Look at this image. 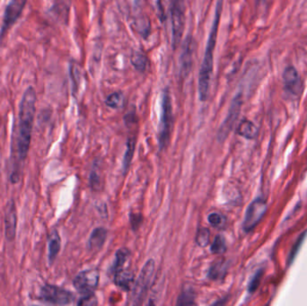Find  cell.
Listing matches in <instances>:
<instances>
[{"mask_svg":"<svg viewBox=\"0 0 307 306\" xmlns=\"http://www.w3.org/2000/svg\"><path fill=\"white\" fill-rule=\"evenodd\" d=\"M35 105L36 93L33 87L30 86L25 90L20 103L19 126L17 136V154L20 160H24L28 154L35 117Z\"/></svg>","mask_w":307,"mask_h":306,"instance_id":"cell-1","label":"cell"},{"mask_svg":"<svg viewBox=\"0 0 307 306\" xmlns=\"http://www.w3.org/2000/svg\"><path fill=\"white\" fill-rule=\"evenodd\" d=\"M222 10L223 0H218L217 7H216L215 18H214L212 26L210 29L203 61H202V65L199 70V75H198V96H199L200 101L202 102H206L209 95L210 80H211L213 65H214V52H215V48H216V43H217V39H218V28H219Z\"/></svg>","mask_w":307,"mask_h":306,"instance_id":"cell-2","label":"cell"},{"mask_svg":"<svg viewBox=\"0 0 307 306\" xmlns=\"http://www.w3.org/2000/svg\"><path fill=\"white\" fill-rule=\"evenodd\" d=\"M155 269H156L155 260L153 259H148L143 266L137 280L133 284L131 295L128 299V305L132 306L141 305L147 291L151 287L155 275Z\"/></svg>","mask_w":307,"mask_h":306,"instance_id":"cell-3","label":"cell"},{"mask_svg":"<svg viewBox=\"0 0 307 306\" xmlns=\"http://www.w3.org/2000/svg\"><path fill=\"white\" fill-rule=\"evenodd\" d=\"M174 124L173 106L169 90L166 89L162 98V113H161L160 126H159V146L160 149L166 148L169 140Z\"/></svg>","mask_w":307,"mask_h":306,"instance_id":"cell-4","label":"cell"},{"mask_svg":"<svg viewBox=\"0 0 307 306\" xmlns=\"http://www.w3.org/2000/svg\"><path fill=\"white\" fill-rule=\"evenodd\" d=\"M171 21H172V34L173 47L179 46L182 42L185 27V0H172L171 1Z\"/></svg>","mask_w":307,"mask_h":306,"instance_id":"cell-5","label":"cell"},{"mask_svg":"<svg viewBox=\"0 0 307 306\" xmlns=\"http://www.w3.org/2000/svg\"><path fill=\"white\" fill-rule=\"evenodd\" d=\"M39 297L43 302L57 306L70 305L75 301V296L70 291L53 285L43 286Z\"/></svg>","mask_w":307,"mask_h":306,"instance_id":"cell-6","label":"cell"},{"mask_svg":"<svg viewBox=\"0 0 307 306\" xmlns=\"http://www.w3.org/2000/svg\"><path fill=\"white\" fill-rule=\"evenodd\" d=\"M100 280L99 271L97 269H87L77 274L73 281L74 288L83 296L95 294Z\"/></svg>","mask_w":307,"mask_h":306,"instance_id":"cell-7","label":"cell"},{"mask_svg":"<svg viewBox=\"0 0 307 306\" xmlns=\"http://www.w3.org/2000/svg\"><path fill=\"white\" fill-rule=\"evenodd\" d=\"M267 211V202L263 198H256L250 203L246 210V216L243 223L244 230L248 233L255 228L260 223L262 217H264Z\"/></svg>","mask_w":307,"mask_h":306,"instance_id":"cell-8","label":"cell"},{"mask_svg":"<svg viewBox=\"0 0 307 306\" xmlns=\"http://www.w3.org/2000/svg\"><path fill=\"white\" fill-rule=\"evenodd\" d=\"M26 2L27 0H11L8 5H6L3 18L1 36H3L19 19L26 5Z\"/></svg>","mask_w":307,"mask_h":306,"instance_id":"cell-9","label":"cell"},{"mask_svg":"<svg viewBox=\"0 0 307 306\" xmlns=\"http://www.w3.org/2000/svg\"><path fill=\"white\" fill-rule=\"evenodd\" d=\"M242 95L241 94H237V96L233 100L231 107L229 110V113L227 114V117L225 122H223L221 127L218 132V139L220 142L224 141L227 138L228 134L231 131L232 127L235 122H237V118L239 116V113L241 111Z\"/></svg>","mask_w":307,"mask_h":306,"instance_id":"cell-10","label":"cell"},{"mask_svg":"<svg viewBox=\"0 0 307 306\" xmlns=\"http://www.w3.org/2000/svg\"><path fill=\"white\" fill-rule=\"evenodd\" d=\"M17 227V210L14 199H10L5 209V235L6 240L13 242L16 235Z\"/></svg>","mask_w":307,"mask_h":306,"instance_id":"cell-11","label":"cell"},{"mask_svg":"<svg viewBox=\"0 0 307 306\" xmlns=\"http://www.w3.org/2000/svg\"><path fill=\"white\" fill-rule=\"evenodd\" d=\"M283 80L285 88L288 90L289 93L295 95H298L301 93V80L298 70L294 66H288L285 69Z\"/></svg>","mask_w":307,"mask_h":306,"instance_id":"cell-12","label":"cell"},{"mask_svg":"<svg viewBox=\"0 0 307 306\" xmlns=\"http://www.w3.org/2000/svg\"><path fill=\"white\" fill-rule=\"evenodd\" d=\"M195 49V43L193 39L188 36L184 43V52L181 56V66H182V74L187 75L190 71V67L193 61V52Z\"/></svg>","mask_w":307,"mask_h":306,"instance_id":"cell-13","label":"cell"},{"mask_svg":"<svg viewBox=\"0 0 307 306\" xmlns=\"http://www.w3.org/2000/svg\"><path fill=\"white\" fill-rule=\"evenodd\" d=\"M114 274V283L119 288L123 290L128 291L132 288L134 284V273L131 270L127 269H123L116 271Z\"/></svg>","mask_w":307,"mask_h":306,"instance_id":"cell-14","label":"cell"},{"mask_svg":"<svg viewBox=\"0 0 307 306\" xmlns=\"http://www.w3.org/2000/svg\"><path fill=\"white\" fill-rule=\"evenodd\" d=\"M108 231L104 227H97L92 232L88 240V249L97 250L102 249L107 239Z\"/></svg>","mask_w":307,"mask_h":306,"instance_id":"cell-15","label":"cell"},{"mask_svg":"<svg viewBox=\"0 0 307 306\" xmlns=\"http://www.w3.org/2000/svg\"><path fill=\"white\" fill-rule=\"evenodd\" d=\"M61 247V240L59 233L56 230H53L49 236V261L53 263L60 253Z\"/></svg>","mask_w":307,"mask_h":306,"instance_id":"cell-16","label":"cell"},{"mask_svg":"<svg viewBox=\"0 0 307 306\" xmlns=\"http://www.w3.org/2000/svg\"><path fill=\"white\" fill-rule=\"evenodd\" d=\"M227 269V261L224 259H217L208 269V278L211 280L221 279L225 277Z\"/></svg>","mask_w":307,"mask_h":306,"instance_id":"cell-17","label":"cell"},{"mask_svg":"<svg viewBox=\"0 0 307 306\" xmlns=\"http://www.w3.org/2000/svg\"><path fill=\"white\" fill-rule=\"evenodd\" d=\"M237 134L247 139H254L258 135V128L250 121L244 120L237 127Z\"/></svg>","mask_w":307,"mask_h":306,"instance_id":"cell-18","label":"cell"},{"mask_svg":"<svg viewBox=\"0 0 307 306\" xmlns=\"http://www.w3.org/2000/svg\"><path fill=\"white\" fill-rule=\"evenodd\" d=\"M129 257H130V251L128 249L122 248V249L117 250V252L115 254V260H114V266L112 268L113 272L115 273L116 271L124 269L125 265L128 262Z\"/></svg>","mask_w":307,"mask_h":306,"instance_id":"cell-19","label":"cell"},{"mask_svg":"<svg viewBox=\"0 0 307 306\" xmlns=\"http://www.w3.org/2000/svg\"><path fill=\"white\" fill-rule=\"evenodd\" d=\"M135 148H136L135 138H129L127 142V148H126L124 159H123V172H124V174H125V172H127L129 165L131 164L133 156H134V153H135Z\"/></svg>","mask_w":307,"mask_h":306,"instance_id":"cell-20","label":"cell"},{"mask_svg":"<svg viewBox=\"0 0 307 306\" xmlns=\"http://www.w3.org/2000/svg\"><path fill=\"white\" fill-rule=\"evenodd\" d=\"M178 306H192L195 305V293L191 288H185L181 293L178 301Z\"/></svg>","mask_w":307,"mask_h":306,"instance_id":"cell-21","label":"cell"},{"mask_svg":"<svg viewBox=\"0 0 307 306\" xmlns=\"http://www.w3.org/2000/svg\"><path fill=\"white\" fill-rule=\"evenodd\" d=\"M131 63L137 71L143 72L147 69L148 60L147 57L140 52H134L131 56Z\"/></svg>","mask_w":307,"mask_h":306,"instance_id":"cell-22","label":"cell"},{"mask_svg":"<svg viewBox=\"0 0 307 306\" xmlns=\"http://www.w3.org/2000/svg\"><path fill=\"white\" fill-rule=\"evenodd\" d=\"M196 244L201 248H205L209 245L210 242V231L208 228H199L196 235Z\"/></svg>","mask_w":307,"mask_h":306,"instance_id":"cell-23","label":"cell"},{"mask_svg":"<svg viewBox=\"0 0 307 306\" xmlns=\"http://www.w3.org/2000/svg\"><path fill=\"white\" fill-rule=\"evenodd\" d=\"M210 250L213 254L222 255L226 252L227 250V245H226V240L224 238V236H217L215 240L211 245Z\"/></svg>","mask_w":307,"mask_h":306,"instance_id":"cell-24","label":"cell"},{"mask_svg":"<svg viewBox=\"0 0 307 306\" xmlns=\"http://www.w3.org/2000/svg\"><path fill=\"white\" fill-rule=\"evenodd\" d=\"M123 100H124L123 94L117 92V93L110 94L105 101V104L111 108L118 109L123 105Z\"/></svg>","mask_w":307,"mask_h":306,"instance_id":"cell-25","label":"cell"},{"mask_svg":"<svg viewBox=\"0 0 307 306\" xmlns=\"http://www.w3.org/2000/svg\"><path fill=\"white\" fill-rule=\"evenodd\" d=\"M208 221L213 227L219 228L225 225L226 217L220 213H211L208 215Z\"/></svg>","mask_w":307,"mask_h":306,"instance_id":"cell-26","label":"cell"},{"mask_svg":"<svg viewBox=\"0 0 307 306\" xmlns=\"http://www.w3.org/2000/svg\"><path fill=\"white\" fill-rule=\"evenodd\" d=\"M305 237H306V234H302L301 236L299 237V239H298L297 242H296V244L294 245L293 249L291 250V252H290V254L288 256V265H290L291 262L293 261L294 259H295V257H296V255L298 254V250H299V248L301 247V245H302L303 242L305 240Z\"/></svg>","mask_w":307,"mask_h":306,"instance_id":"cell-27","label":"cell"},{"mask_svg":"<svg viewBox=\"0 0 307 306\" xmlns=\"http://www.w3.org/2000/svg\"><path fill=\"white\" fill-rule=\"evenodd\" d=\"M77 305L78 306H95L97 305V299L95 297V294L83 296V297H81L80 300L77 302Z\"/></svg>","mask_w":307,"mask_h":306,"instance_id":"cell-28","label":"cell"},{"mask_svg":"<svg viewBox=\"0 0 307 306\" xmlns=\"http://www.w3.org/2000/svg\"><path fill=\"white\" fill-rule=\"evenodd\" d=\"M261 276H262V272H261V271H259V272H257V273L255 274V276L250 280L249 287H248V291H249V293L252 294V293L255 292L256 289L258 288L259 285H260Z\"/></svg>","mask_w":307,"mask_h":306,"instance_id":"cell-29","label":"cell"},{"mask_svg":"<svg viewBox=\"0 0 307 306\" xmlns=\"http://www.w3.org/2000/svg\"><path fill=\"white\" fill-rule=\"evenodd\" d=\"M89 179L91 188H94V189H97L98 186L100 185V178L98 175H97V173L95 172V171H93L91 173V175H90Z\"/></svg>","mask_w":307,"mask_h":306,"instance_id":"cell-30","label":"cell"},{"mask_svg":"<svg viewBox=\"0 0 307 306\" xmlns=\"http://www.w3.org/2000/svg\"><path fill=\"white\" fill-rule=\"evenodd\" d=\"M131 226H132V228L135 230L136 228H137L139 225H140V223L142 222V217L141 215H139V214H137V215H135V214H131Z\"/></svg>","mask_w":307,"mask_h":306,"instance_id":"cell-31","label":"cell"}]
</instances>
